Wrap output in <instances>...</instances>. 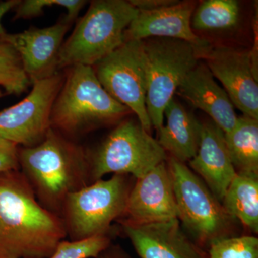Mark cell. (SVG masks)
I'll list each match as a JSON object with an SVG mask.
<instances>
[{
  "mask_svg": "<svg viewBox=\"0 0 258 258\" xmlns=\"http://www.w3.org/2000/svg\"><path fill=\"white\" fill-rule=\"evenodd\" d=\"M195 8V2L179 1L175 5L154 11L139 10L125 31V41L151 37L177 39L193 45L201 60L212 45L193 32L191 20Z\"/></svg>",
  "mask_w": 258,
  "mask_h": 258,
  "instance_id": "5bb4252c",
  "label": "cell"
},
{
  "mask_svg": "<svg viewBox=\"0 0 258 258\" xmlns=\"http://www.w3.org/2000/svg\"><path fill=\"white\" fill-rule=\"evenodd\" d=\"M240 19V5L235 0H207L195 8L191 28L197 30H228Z\"/></svg>",
  "mask_w": 258,
  "mask_h": 258,
  "instance_id": "44dd1931",
  "label": "cell"
},
{
  "mask_svg": "<svg viewBox=\"0 0 258 258\" xmlns=\"http://www.w3.org/2000/svg\"><path fill=\"white\" fill-rule=\"evenodd\" d=\"M131 4L138 10L154 11L176 4V0H131Z\"/></svg>",
  "mask_w": 258,
  "mask_h": 258,
  "instance_id": "4316f807",
  "label": "cell"
},
{
  "mask_svg": "<svg viewBox=\"0 0 258 258\" xmlns=\"http://www.w3.org/2000/svg\"><path fill=\"white\" fill-rule=\"evenodd\" d=\"M5 95V93L4 92V91H3V90L0 88V98H3V96H4Z\"/></svg>",
  "mask_w": 258,
  "mask_h": 258,
  "instance_id": "f546056e",
  "label": "cell"
},
{
  "mask_svg": "<svg viewBox=\"0 0 258 258\" xmlns=\"http://www.w3.org/2000/svg\"><path fill=\"white\" fill-rule=\"evenodd\" d=\"M67 69L52 107L51 128L63 135H76L118 121L130 112L103 88L93 67Z\"/></svg>",
  "mask_w": 258,
  "mask_h": 258,
  "instance_id": "3957f363",
  "label": "cell"
},
{
  "mask_svg": "<svg viewBox=\"0 0 258 258\" xmlns=\"http://www.w3.org/2000/svg\"><path fill=\"white\" fill-rule=\"evenodd\" d=\"M71 25L62 19L47 28H30L15 34L7 32L3 37L18 52L30 84L59 72V53Z\"/></svg>",
  "mask_w": 258,
  "mask_h": 258,
  "instance_id": "4fadbf2b",
  "label": "cell"
},
{
  "mask_svg": "<svg viewBox=\"0 0 258 258\" xmlns=\"http://www.w3.org/2000/svg\"><path fill=\"white\" fill-rule=\"evenodd\" d=\"M130 190L124 175L114 174L69 194L62 207L73 240L106 234L111 222L124 214Z\"/></svg>",
  "mask_w": 258,
  "mask_h": 258,
  "instance_id": "ba28073f",
  "label": "cell"
},
{
  "mask_svg": "<svg viewBox=\"0 0 258 258\" xmlns=\"http://www.w3.org/2000/svg\"><path fill=\"white\" fill-rule=\"evenodd\" d=\"M86 3L83 0H20L13 10L15 12L13 20L36 18L42 14L44 8L58 6L67 10L64 21L72 24Z\"/></svg>",
  "mask_w": 258,
  "mask_h": 258,
  "instance_id": "603a6c76",
  "label": "cell"
},
{
  "mask_svg": "<svg viewBox=\"0 0 258 258\" xmlns=\"http://www.w3.org/2000/svg\"><path fill=\"white\" fill-rule=\"evenodd\" d=\"M97 258H130L126 254L118 247H108L103 251Z\"/></svg>",
  "mask_w": 258,
  "mask_h": 258,
  "instance_id": "f1b7e54d",
  "label": "cell"
},
{
  "mask_svg": "<svg viewBox=\"0 0 258 258\" xmlns=\"http://www.w3.org/2000/svg\"><path fill=\"white\" fill-rule=\"evenodd\" d=\"M66 232L63 220L39 203L21 171L0 174V258H49Z\"/></svg>",
  "mask_w": 258,
  "mask_h": 258,
  "instance_id": "6da1fadb",
  "label": "cell"
},
{
  "mask_svg": "<svg viewBox=\"0 0 258 258\" xmlns=\"http://www.w3.org/2000/svg\"><path fill=\"white\" fill-rule=\"evenodd\" d=\"M176 93L194 108L206 113L224 133H228L235 126L238 117L235 106L225 89L215 81L206 64L200 61L186 76Z\"/></svg>",
  "mask_w": 258,
  "mask_h": 258,
  "instance_id": "2e32d148",
  "label": "cell"
},
{
  "mask_svg": "<svg viewBox=\"0 0 258 258\" xmlns=\"http://www.w3.org/2000/svg\"><path fill=\"white\" fill-rule=\"evenodd\" d=\"M110 242L106 234L84 240H63L49 258H97L110 247Z\"/></svg>",
  "mask_w": 258,
  "mask_h": 258,
  "instance_id": "d4e9b609",
  "label": "cell"
},
{
  "mask_svg": "<svg viewBox=\"0 0 258 258\" xmlns=\"http://www.w3.org/2000/svg\"><path fill=\"white\" fill-rule=\"evenodd\" d=\"M19 149L16 144L0 137V174L19 170Z\"/></svg>",
  "mask_w": 258,
  "mask_h": 258,
  "instance_id": "484cf974",
  "label": "cell"
},
{
  "mask_svg": "<svg viewBox=\"0 0 258 258\" xmlns=\"http://www.w3.org/2000/svg\"><path fill=\"white\" fill-rule=\"evenodd\" d=\"M189 168L222 203L231 181L237 174L231 161L225 133L212 120L203 123L198 153Z\"/></svg>",
  "mask_w": 258,
  "mask_h": 258,
  "instance_id": "e0dca14e",
  "label": "cell"
},
{
  "mask_svg": "<svg viewBox=\"0 0 258 258\" xmlns=\"http://www.w3.org/2000/svg\"><path fill=\"white\" fill-rule=\"evenodd\" d=\"M167 159L157 139L140 123L125 120L89 156L91 177L96 181L113 173L139 179Z\"/></svg>",
  "mask_w": 258,
  "mask_h": 258,
  "instance_id": "8992f818",
  "label": "cell"
},
{
  "mask_svg": "<svg viewBox=\"0 0 258 258\" xmlns=\"http://www.w3.org/2000/svg\"><path fill=\"white\" fill-rule=\"evenodd\" d=\"M64 75L58 72L32 84L28 96L0 111V137L18 147L40 144L51 128V113Z\"/></svg>",
  "mask_w": 258,
  "mask_h": 258,
  "instance_id": "30bf717a",
  "label": "cell"
},
{
  "mask_svg": "<svg viewBox=\"0 0 258 258\" xmlns=\"http://www.w3.org/2000/svg\"><path fill=\"white\" fill-rule=\"evenodd\" d=\"M122 227L140 258H208L183 232L178 219L146 225L122 221Z\"/></svg>",
  "mask_w": 258,
  "mask_h": 258,
  "instance_id": "9a60e30c",
  "label": "cell"
},
{
  "mask_svg": "<svg viewBox=\"0 0 258 258\" xmlns=\"http://www.w3.org/2000/svg\"><path fill=\"white\" fill-rule=\"evenodd\" d=\"M19 2L20 0H6V1L0 2V39L7 33L3 24H2L3 17L7 13L14 9Z\"/></svg>",
  "mask_w": 258,
  "mask_h": 258,
  "instance_id": "83f0119b",
  "label": "cell"
},
{
  "mask_svg": "<svg viewBox=\"0 0 258 258\" xmlns=\"http://www.w3.org/2000/svg\"><path fill=\"white\" fill-rule=\"evenodd\" d=\"M225 138L237 174L258 178V120L238 117Z\"/></svg>",
  "mask_w": 258,
  "mask_h": 258,
  "instance_id": "d6986e66",
  "label": "cell"
},
{
  "mask_svg": "<svg viewBox=\"0 0 258 258\" xmlns=\"http://www.w3.org/2000/svg\"><path fill=\"white\" fill-rule=\"evenodd\" d=\"M30 85L18 52L10 44L0 41V87L5 95L20 96Z\"/></svg>",
  "mask_w": 258,
  "mask_h": 258,
  "instance_id": "7402d4cb",
  "label": "cell"
},
{
  "mask_svg": "<svg viewBox=\"0 0 258 258\" xmlns=\"http://www.w3.org/2000/svg\"><path fill=\"white\" fill-rule=\"evenodd\" d=\"M93 69L107 92L135 113L140 125L151 134L152 125L146 104L149 64L142 40H125Z\"/></svg>",
  "mask_w": 258,
  "mask_h": 258,
  "instance_id": "9c48e42d",
  "label": "cell"
},
{
  "mask_svg": "<svg viewBox=\"0 0 258 258\" xmlns=\"http://www.w3.org/2000/svg\"><path fill=\"white\" fill-rule=\"evenodd\" d=\"M123 221L146 225L178 219L172 180L166 161L142 177L130 190Z\"/></svg>",
  "mask_w": 258,
  "mask_h": 258,
  "instance_id": "7c38bea8",
  "label": "cell"
},
{
  "mask_svg": "<svg viewBox=\"0 0 258 258\" xmlns=\"http://www.w3.org/2000/svg\"><path fill=\"white\" fill-rule=\"evenodd\" d=\"M166 125L157 132V142L171 158L184 163L196 155L203 123L173 98L164 110Z\"/></svg>",
  "mask_w": 258,
  "mask_h": 258,
  "instance_id": "ac0fdd59",
  "label": "cell"
},
{
  "mask_svg": "<svg viewBox=\"0 0 258 258\" xmlns=\"http://www.w3.org/2000/svg\"><path fill=\"white\" fill-rule=\"evenodd\" d=\"M222 204L227 213L251 232H258V178L236 174Z\"/></svg>",
  "mask_w": 258,
  "mask_h": 258,
  "instance_id": "ffe728a7",
  "label": "cell"
},
{
  "mask_svg": "<svg viewBox=\"0 0 258 258\" xmlns=\"http://www.w3.org/2000/svg\"><path fill=\"white\" fill-rule=\"evenodd\" d=\"M139 10L124 0H96L80 19L59 53L58 71L94 66L125 42V33Z\"/></svg>",
  "mask_w": 258,
  "mask_h": 258,
  "instance_id": "277c9868",
  "label": "cell"
},
{
  "mask_svg": "<svg viewBox=\"0 0 258 258\" xmlns=\"http://www.w3.org/2000/svg\"><path fill=\"white\" fill-rule=\"evenodd\" d=\"M19 164L46 208L62 207L68 195L88 185L91 177L88 153L52 128L40 144L20 148Z\"/></svg>",
  "mask_w": 258,
  "mask_h": 258,
  "instance_id": "7a4b0ae2",
  "label": "cell"
},
{
  "mask_svg": "<svg viewBox=\"0 0 258 258\" xmlns=\"http://www.w3.org/2000/svg\"><path fill=\"white\" fill-rule=\"evenodd\" d=\"M208 258H258V239L235 236L214 242L207 250Z\"/></svg>",
  "mask_w": 258,
  "mask_h": 258,
  "instance_id": "cb8c5ba5",
  "label": "cell"
},
{
  "mask_svg": "<svg viewBox=\"0 0 258 258\" xmlns=\"http://www.w3.org/2000/svg\"><path fill=\"white\" fill-rule=\"evenodd\" d=\"M142 42L149 64L146 104L152 127L158 132L164 125L166 106L200 58L195 47L183 40L151 37Z\"/></svg>",
  "mask_w": 258,
  "mask_h": 258,
  "instance_id": "52a82bcc",
  "label": "cell"
},
{
  "mask_svg": "<svg viewBox=\"0 0 258 258\" xmlns=\"http://www.w3.org/2000/svg\"><path fill=\"white\" fill-rule=\"evenodd\" d=\"M201 60L222 83L233 106L244 116L258 120L257 70L252 52L212 46Z\"/></svg>",
  "mask_w": 258,
  "mask_h": 258,
  "instance_id": "8fae6325",
  "label": "cell"
},
{
  "mask_svg": "<svg viewBox=\"0 0 258 258\" xmlns=\"http://www.w3.org/2000/svg\"><path fill=\"white\" fill-rule=\"evenodd\" d=\"M178 220L182 222L201 248L217 241L235 237L237 220L230 216L220 200L184 163L168 158Z\"/></svg>",
  "mask_w": 258,
  "mask_h": 258,
  "instance_id": "5b68a950",
  "label": "cell"
}]
</instances>
